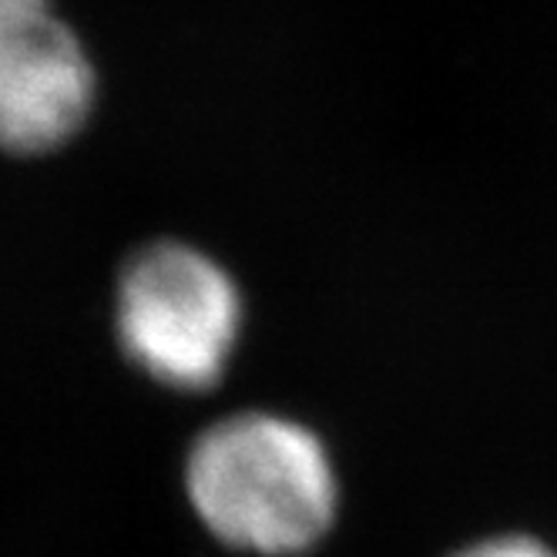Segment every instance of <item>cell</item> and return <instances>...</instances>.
<instances>
[{"label": "cell", "instance_id": "6da1fadb", "mask_svg": "<svg viewBox=\"0 0 557 557\" xmlns=\"http://www.w3.org/2000/svg\"><path fill=\"white\" fill-rule=\"evenodd\" d=\"M185 481L209 531L256 554H299L336 513V476L323 444L269 413L232 417L198 436Z\"/></svg>", "mask_w": 557, "mask_h": 557}, {"label": "cell", "instance_id": "7a4b0ae2", "mask_svg": "<svg viewBox=\"0 0 557 557\" xmlns=\"http://www.w3.org/2000/svg\"><path fill=\"white\" fill-rule=\"evenodd\" d=\"M243 302L209 256L188 246H154L122 275L117 336L132 360L165 386H212L238 336Z\"/></svg>", "mask_w": 557, "mask_h": 557}, {"label": "cell", "instance_id": "3957f363", "mask_svg": "<svg viewBox=\"0 0 557 557\" xmlns=\"http://www.w3.org/2000/svg\"><path fill=\"white\" fill-rule=\"evenodd\" d=\"M91 101V61L51 0H0V148H61L88 122Z\"/></svg>", "mask_w": 557, "mask_h": 557}, {"label": "cell", "instance_id": "277c9868", "mask_svg": "<svg viewBox=\"0 0 557 557\" xmlns=\"http://www.w3.org/2000/svg\"><path fill=\"white\" fill-rule=\"evenodd\" d=\"M460 557H554V554L531 537H497V541L467 547Z\"/></svg>", "mask_w": 557, "mask_h": 557}]
</instances>
